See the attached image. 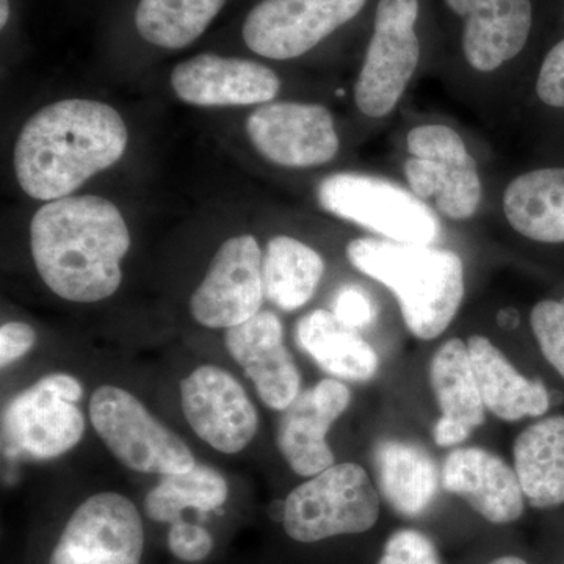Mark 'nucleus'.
Masks as SVG:
<instances>
[{
    "label": "nucleus",
    "instance_id": "nucleus-1",
    "mask_svg": "<svg viewBox=\"0 0 564 564\" xmlns=\"http://www.w3.org/2000/svg\"><path fill=\"white\" fill-rule=\"evenodd\" d=\"M32 258L55 295L96 303L120 289L131 234L120 209L102 196H66L44 204L31 223Z\"/></svg>",
    "mask_w": 564,
    "mask_h": 564
},
{
    "label": "nucleus",
    "instance_id": "nucleus-2",
    "mask_svg": "<svg viewBox=\"0 0 564 564\" xmlns=\"http://www.w3.org/2000/svg\"><path fill=\"white\" fill-rule=\"evenodd\" d=\"M128 143V126L113 107L93 99L50 104L18 135V184L40 202L66 198L120 161Z\"/></svg>",
    "mask_w": 564,
    "mask_h": 564
},
{
    "label": "nucleus",
    "instance_id": "nucleus-3",
    "mask_svg": "<svg viewBox=\"0 0 564 564\" xmlns=\"http://www.w3.org/2000/svg\"><path fill=\"white\" fill-rule=\"evenodd\" d=\"M347 258L395 295L404 325L417 339H436L458 314L464 265L455 251L362 237L348 243Z\"/></svg>",
    "mask_w": 564,
    "mask_h": 564
},
{
    "label": "nucleus",
    "instance_id": "nucleus-4",
    "mask_svg": "<svg viewBox=\"0 0 564 564\" xmlns=\"http://www.w3.org/2000/svg\"><path fill=\"white\" fill-rule=\"evenodd\" d=\"M380 513L381 496L367 470L356 463H340L289 494L282 525L296 543L314 544L369 532Z\"/></svg>",
    "mask_w": 564,
    "mask_h": 564
},
{
    "label": "nucleus",
    "instance_id": "nucleus-5",
    "mask_svg": "<svg viewBox=\"0 0 564 564\" xmlns=\"http://www.w3.org/2000/svg\"><path fill=\"white\" fill-rule=\"evenodd\" d=\"M317 199L323 210L369 229L386 240L411 245H433L441 221L425 202L381 177L361 173H336L318 184Z\"/></svg>",
    "mask_w": 564,
    "mask_h": 564
},
{
    "label": "nucleus",
    "instance_id": "nucleus-6",
    "mask_svg": "<svg viewBox=\"0 0 564 564\" xmlns=\"http://www.w3.org/2000/svg\"><path fill=\"white\" fill-rule=\"evenodd\" d=\"M84 388L76 378L52 373L18 393L2 415L3 451L29 459L57 458L80 443Z\"/></svg>",
    "mask_w": 564,
    "mask_h": 564
},
{
    "label": "nucleus",
    "instance_id": "nucleus-7",
    "mask_svg": "<svg viewBox=\"0 0 564 564\" xmlns=\"http://www.w3.org/2000/svg\"><path fill=\"white\" fill-rule=\"evenodd\" d=\"M90 419L111 454L135 473L181 474L196 464L176 433L159 422L137 397L117 386L96 389Z\"/></svg>",
    "mask_w": 564,
    "mask_h": 564
},
{
    "label": "nucleus",
    "instance_id": "nucleus-8",
    "mask_svg": "<svg viewBox=\"0 0 564 564\" xmlns=\"http://www.w3.org/2000/svg\"><path fill=\"white\" fill-rule=\"evenodd\" d=\"M419 0H380L373 36L355 84V102L369 118L395 109L421 61V41L414 25Z\"/></svg>",
    "mask_w": 564,
    "mask_h": 564
},
{
    "label": "nucleus",
    "instance_id": "nucleus-9",
    "mask_svg": "<svg viewBox=\"0 0 564 564\" xmlns=\"http://www.w3.org/2000/svg\"><path fill=\"white\" fill-rule=\"evenodd\" d=\"M406 148L411 158L403 170L410 191L422 202L434 199L451 220L473 217L481 202V180L462 135L444 124L417 126L408 133Z\"/></svg>",
    "mask_w": 564,
    "mask_h": 564
},
{
    "label": "nucleus",
    "instance_id": "nucleus-10",
    "mask_svg": "<svg viewBox=\"0 0 564 564\" xmlns=\"http://www.w3.org/2000/svg\"><path fill=\"white\" fill-rule=\"evenodd\" d=\"M144 527L139 508L118 492H99L76 508L50 564H141Z\"/></svg>",
    "mask_w": 564,
    "mask_h": 564
},
{
    "label": "nucleus",
    "instance_id": "nucleus-11",
    "mask_svg": "<svg viewBox=\"0 0 564 564\" xmlns=\"http://www.w3.org/2000/svg\"><path fill=\"white\" fill-rule=\"evenodd\" d=\"M367 0H261L242 25L248 50L270 61L302 57L358 17Z\"/></svg>",
    "mask_w": 564,
    "mask_h": 564
},
{
    "label": "nucleus",
    "instance_id": "nucleus-12",
    "mask_svg": "<svg viewBox=\"0 0 564 564\" xmlns=\"http://www.w3.org/2000/svg\"><path fill=\"white\" fill-rule=\"evenodd\" d=\"M247 133L265 161L285 169L325 165L340 147L332 111L321 104H262L248 117Z\"/></svg>",
    "mask_w": 564,
    "mask_h": 564
},
{
    "label": "nucleus",
    "instance_id": "nucleus-13",
    "mask_svg": "<svg viewBox=\"0 0 564 564\" xmlns=\"http://www.w3.org/2000/svg\"><path fill=\"white\" fill-rule=\"evenodd\" d=\"M262 259L261 247L250 234L226 240L193 292V318L207 328L228 329L261 313Z\"/></svg>",
    "mask_w": 564,
    "mask_h": 564
},
{
    "label": "nucleus",
    "instance_id": "nucleus-14",
    "mask_svg": "<svg viewBox=\"0 0 564 564\" xmlns=\"http://www.w3.org/2000/svg\"><path fill=\"white\" fill-rule=\"evenodd\" d=\"M181 403L193 432L221 454H239L258 433L254 404L220 367L203 366L188 375L181 383Z\"/></svg>",
    "mask_w": 564,
    "mask_h": 564
},
{
    "label": "nucleus",
    "instance_id": "nucleus-15",
    "mask_svg": "<svg viewBox=\"0 0 564 564\" xmlns=\"http://www.w3.org/2000/svg\"><path fill=\"white\" fill-rule=\"evenodd\" d=\"M172 87L182 102L198 107L273 102L281 80L273 69L248 58L199 54L174 66Z\"/></svg>",
    "mask_w": 564,
    "mask_h": 564
},
{
    "label": "nucleus",
    "instance_id": "nucleus-16",
    "mask_svg": "<svg viewBox=\"0 0 564 564\" xmlns=\"http://www.w3.org/2000/svg\"><path fill=\"white\" fill-rule=\"evenodd\" d=\"M350 402L347 386L336 378H325L282 411L278 447L293 473L314 477L336 464L326 436Z\"/></svg>",
    "mask_w": 564,
    "mask_h": 564
},
{
    "label": "nucleus",
    "instance_id": "nucleus-17",
    "mask_svg": "<svg viewBox=\"0 0 564 564\" xmlns=\"http://www.w3.org/2000/svg\"><path fill=\"white\" fill-rule=\"evenodd\" d=\"M225 344L267 406L284 411L300 395L302 375L284 343L276 314L261 311L242 325L226 329Z\"/></svg>",
    "mask_w": 564,
    "mask_h": 564
},
{
    "label": "nucleus",
    "instance_id": "nucleus-18",
    "mask_svg": "<svg viewBox=\"0 0 564 564\" xmlns=\"http://www.w3.org/2000/svg\"><path fill=\"white\" fill-rule=\"evenodd\" d=\"M441 485L491 524H513L524 514L527 500L514 467L486 448L451 452L441 469Z\"/></svg>",
    "mask_w": 564,
    "mask_h": 564
},
{
    "label": "nucleus",
    "instance_id": "nucleus-19",
    "mask_svg": "<svg viewBox=\"0 0 564 564\" xmlns=\"http://www.w3.org/2000/svg\"><path fill=\"white\" fill-rule=\"evenodd\" d=\"M464 20L463 51L474 69L491 73L524 50L532 31L530 0H444Z\"/></svg>",
    "mask_w": 564,
    "mask_h": 564
},
{
    "label": "nucleus",
    "instance_id": "nucleus-20",
    "mask_svg": "<svg viewBox=\"0 0 564 564\" xmlns=\"http://www.w3.org/2000/svg\"><path fill=\"white\" fill-rule=\"evenodd\" d=\"M470 362L486 410L505 422L540 419L551 411L552 395L541 380L527 378L488 337L467 340Z\"/></svg>",
    "mask_w": 564,
    "mask_h": 564
},
{
    "label": "nucleus",
    "instance_id": "nucleus-21",
    "mask_svg": "<svg viewBox=\"0 0 564 564\" xmlns=\"http://www.w3.org/2000/svg\"><path fill=\"white\" fill-rule=\"evenodd\" d=\"M373 462L378 492L397 514L419 518L432 507L441 474L425 447L411 441H380Z\"/></svg>",
    "mask_w": 564,
    "mask_h": 564
},
{
    "label": "nucleus",
    "instance_id": "nucleus-22",
    "mask_svg": "<svg viewBox=\"0 0 564 564\" xmlns=\"http://www.w3.org/2000/svg\"><path fill=\"white\" fill-rule=\"evenodd\" d=\"M513 459L527 502L538 510L564 505V415H544L522 430Z\"/></svg>",
    "mask_w": 564,
    "mask_h": 564
},
{
    "label": "nucleus",
    "instance_id": "nucleus-23",
    "mask_svg": "<svg viewBox=\"0 0 564 564\" xmlns=\"http://www.w3.org/2000/svg\"><path fill=\"white\" fill-rule=\"evenodd\" d=\"M295 337L318 367L336 380L369 381L380 367L377 351L362 339L359 329L345 325L329 311H313L300 318Z\"/></svg>",
    "mask_w": 564,
    "mask_h": 564
},
{
    "label": "nucleus",
    "instance_id": "nucleus-24",
    "mask_svg": "<svg viewBox=\"0 0 564 564\" xmlns=\"http://www.w3.org/2000/svg\"><path fill=\"white\" fill-rule=\"evenodd\" d=\"M503 214L525 239L564 243V169L533 170L516 177L503 193Z\"/></svg>",
    "mask_w": 564,
    "mask_h": 564
},
{
    "label": "nucleus",
    "instance_id": "nucleus-25",
    "mask_svg": "<svg viewBox=\"0 0 564 564\" xmlns=\"http://www.w3.org/2000/svg\"><path fill=\"white\" fill-rule=\"evenodd\" d=\"M325 273V261L314 248L289 236H278L267 243L262 259L265 299L292 313L313 299Z\"/></svg>",
    "mask_w": 564,
    "mask_h": 564
},
{
    "label": "nucleus",
    "instance_id": "nucleus-26",
    "mask_svg": "<svg viewBox=\"0 0 564 564\" xmlns=\"http://www.w3.org/2000/svg\"><path fill=\"white\" fill-rule=\"evenodd\" d=\"M430 384L440 404L441 417L474 432L486 421L485 403L470 362L467 343L455 337L434 352Z\"/></svg>",
    "mask_w": 564,
    "mask_h": 564
},
{
    "label": "nucleus",
    "instance_id": "nucleus-27",
    "mask_svg": "<svg viewBox=\"0 0 564 564\" xmlns=\"http://www.w3.org/2000/svg\"><path fill=\"white\" fill-rule=\"evenodd\" d=\"M225 6L226 0H140L133 20L147 43L177 51L195 43Z\"/></svg>",
    "mask_w": 564,
    "mask_h": 564
},
{
    "label": "nucleus",
    "instance_id": "nucleus-28",
    "mask_svg": "<svg viewBox=\"0 0 564 564\" xmlns=\"http://www.w3.org/2000/svg\"><path fill=\"white\" fill-rule=\"evenodd\" d=\"M228 481L217 470L196 463L187 473L162 475L144 500L148 518L174 524L187 508L209 513L228 500Z\"/></svg>",
    "mask_w": 564,
    "mask_h": 564
},
{
    "label": "nucleus",
    "instance_id": "nucleus-29",
    "mask_svg": "<svg viewBox=\"0 0 564 564\" xmlns=\"http://www.w3.org/2000/svg\"><path fill=\"white\" fill-rule=\"evenodd\" d=\"M530 326L545 361L564 381V304L560 300H543L534 304Z\"/></svg>",
    "mask_w": 564,
    "mask_h": 564
},
{
    "label": "nucleus",
    "instance_id": "nucleus-30",
    "mask_svg": "<svg viewBox=\"0 0 564 564\" xmlns=\"http://www.w3.org/2000/svg\"><path fill=\"white\" fill-rule=\"evenodd\" d=\"M378 564H443L432 538L414 529L393 532L386 541Z\"/></svg>",
    "mask_w": 564,
    "mask_h": 564
},
{
    "label": "nucleus",
    "instance_id": "nucleus-31",
    "mask_svg": "<svg viewBox=\"0 0 564 564\" xmlns=\"http://www.w3.org/2000/svg\"><path fill=\"white\" fill-rule=\"evenodd\" d=\"M166 544L172 555L181 562L199 563L212 554L215 541L209 530L180 519L170 527Z\"/></svg>",
    "mask_w": 564,
    "mask_h": 564
},
{
    "label": "nucleus",
    "instance_id": "nucleus-32",
    "mask_svg": "<svg viewBox=\"0 0 564 564\" xmlns=\"http://www.w3.org/2000/svg\"><path fill=\"white\" fill-rule=\"evenodd\" d=\"M332 313L345 325L362 329L372 325L378 311L369 293L356 285H345L334 296Z\"/></svg>",
    "mask_w": 564,
    "mask_h": 564
},
{
    "label": "nucleus",
    "instance_id": "nucleus-33",
    "mask_svg": "<svg viewBox=\"0 0 564 564\" xmlns=\"http://www.w3.org/2000/svg\"><path fill=\"white\" fill-rule=\"evenodd\" d=\"M536 95L545 106L564 109V40L545 55L538 74Z\"/></svg>",
    "mask_w": 564,
    "mask_h": 564
},
{
    "label": "nucleus",
    "instance_id": "nucleus-34",
    "mask_svg": "<svg viewBox=\"0 0 564 564\" xmlns=\"http://www.w3.org/2000/svg\"><path fill=\"white\" fill-rule=\"evenodd\" d=\"M36 334L32 326L22 322H9L0 328V364L2 367L17 361L35 345Z\"/></svg>",
    "mask_w": 564,
    "mask_h": 564
},
{
    "label": "nucleus",
    "instance_id": "nucleus-35",
    "mask_svg": "<svg viewBox=\"0 0 564 564\" xmlns=\"http://www.w3.org/2000/svg\"><path fill=\"white\" fill-rule=\"evenodd\" d=\"M470 434L473 433H470L469 430L464 429V426L458 425V423L445 421L443 417L434 422V443L440 445V447H454V445L464 443Z\"/></svg>",
    "mask_w": 564,
    "mask_h": 564
},
{
    "label": "nucleus",
    "instance_id": "nucleus-36",
    "mask_svg": "<svg viewBox=\"0 0 564 564\" xmlns=\"http://www.w3.org/2000/svg\"><path fill=\"white\" fill-rule=\"evenodd\" d=\"M497 322L505 329H514L519 325V314L513 307H507V310L500 311L497 314Z\"/></svg>",
    "mask_w": 564,
    "mask_h": 564
},
{
    "label": "nucleus",
    "instance_id": "nucleus-37",
    "mask_svg": "<svg viewBox=\"0 0 564 564\" xmlns=\"http://www.w3.org/2000/svg\"><path fill=\"white\" fill-rule=\"evenodd\" d=\"M10 20V0H0V28L6 29Z\"/></svg>",
    "mask_w": 564,
    "mask_h": 564
},
{
    "label": "nucleus",
    "instance_id": "nucleus-38",
    "mask_svg": "<svg viewBox=\"0 0 564 564\" xmlns=\"http://www.w3.org/2000/svg\"><path fill=\"white\" fill-rule=\"evenodd\" d=\"M489 564H529L521 556L516 555H503L499 556V558L492 560Z\"/></svg>",
    "mask_w": 564,
    "mask_h": 564
},
{
    "label": "nucleus",
    "instance_id": "nucleus-39",
    "mask_svg": "<svg viewBox=\"0 0 564 564\" xmlns=\"http://www.w3.org/2000/svg\"><path fill=\"white\" fill-rule=\"evenodd\" d=\"M563 304H564V299L562 300Z\"/></svg>",
    "mask_w": 564,
    "mask_h": 564
}]
</instances>
